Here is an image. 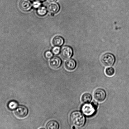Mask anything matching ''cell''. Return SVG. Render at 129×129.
I'll return each mask as SVG.
<instances>
[{
	"label": "cell",
	"instance_id": "cell-1",
	"mask_svg": "<svg viewBox=\"0 0 129 129\" xmlns=\"http://www.w3.org/2000/svg\"><path fill=\"white\" fill-rule=\"evenodd\" d=\"M70 123L73 126L78 128L83 127L85 124L86 119L84 115L78 111L71 112L69 117Z\"/></svg>",
	"mask_w": 129,
	"mask_h": 129
},
{
	"label": "cell",
	"instance_id": "cell-2",
	"mask_svg": "<svg viewBox=\"0 0 129 129\" xmlns=\"http://www.w3.org/2000/svg\"><path fill=\"white\" fill-rule=\"evenodd\" d=\"M98 107V104L94 101L91 103H84L81 107V110L83 114L88 117L94 115Z\"/></svg>",
	"mask_w": 129,
	"mask_h": 129
},
{
	"label": "cell",
	"instance_id": "cell-3",
	"mask_svg": "<svg viewBox=\"0 0 129 129\" xmlns=\"http://www.w3.org/2000/svg\"><path fill=\"white\" fill-rule=\"evenodd\" d=\"M101 62L106 67L113 66L115 62L116 59L114 55L110 53H107L102 55L101 59Z\"/></svg>",
	"mask_w": 129,
	"mask_h": 129
},
{
	"label": "cell",
	"instance_id": "cell-4",
	"mask_svg": "<svg viewBox=\"0 0 129 129\" xmlns=\"http://www.w3.org/2000/svg\"><path fill=\"white\" fill-rule=\"evenodd\" d=\"M60 54L62 58L64 60L70 58L73 55V50L70 46H63L61 50Z\"/></svg>",
	"mask_w": 129,
	"mask_h": 129
},
{
	"label": "cell",
	"instance_id": "cell-5",
	"mask_svg": "<svg viewBox=\"0 0 129 129\" xmlns=\"http://www.w3.org/2000/svg\"><path fill=\"white\" fill-rule=\"evenodd\" d=\"M105 91L102 88H98L95 90L93 93V96L96 100L99 102H103L106 97Z\"/></svg>",
	"mask_w": 129,
	"mask_h": 129
},
{
	"label": "cell",
	"instance_id": "cell-6",
	"mask_svg": "<svg viewBox=\"0 0 129 129\" xmlns=\"http://www.w3.org/2000/svg\"><path fill=\"white\" fill-rule=\"evenodd\" d=\"M28 111L27 108L23 106H19L15 111V115L19 118H23L27 115Z\"/></svg>",
	"mask_w": 129,
	"mask_h": 129
},
{
	"label": "cell",
	"instance_id": "cell-7",
	"mask_svg": "<svg viewBox=\"0 0 129 129\" xmlns=\"http://www.w3.org/2000/svg\"><path fill=\"white\" fill-rule=\"evenodd\" d=\"M32 4L30 0H21L19 3V7L21 10L24 11H28L31 9Z\"/></svg>",
	"mask_w": 129,
	"mask_h": 129
},
{
	"label": "cell",
	"instance_id": "cell-8",
	"mask_svg": "<svg viewBox=\"0 0 129 129\" xmlns=\"http://www.w3.org/2000/svg\"><path fill=\"white\" fill-rule=\"evenodd\" d=\"M60 7L59 4L53 2L49 4L47 6V9L51 14H56L60 10Z\"/></svg>",
	"mask_w": 129,
	"mask_h": 129
},
{
	"label": "cell",
	"instance_id": "cell-9",
	"mask_svg": "<svg viewBox=\"0 0 129 129\" xmlns=\"http://www.w3.org/2000/svg\"><path fill=\"white\" fill-rule=\"evenodd\" d=\"M62 61L60 58L57 57H54L52 58L50 62V64L52 68H58L61 65Z\"/></svg>",
	"mask_w": 129,
	"mask_h": 129
},
{
	"label": "cell",
	"instance_id": "cell-10",
	"mask_svg": "<svg viewBox=\"0 0 129 129\" xmlns=\"http://www.w3.org/2000/svg\"><path fill=\"white\" fill-rule=\"evenodd\" d=\"M66 68L67 70L72 71L74 70L76 66V63L73 59H69L67 60L65 63Z\"/></svg>",
	"mask_w": 129,
	"mask_h": 129
},
{
	"label": "cell",
	"instance_id": "cell-11",
	"mask_svg": "<svg viewBox=\"0 0 129 129\" xmlns=\"http://www.w3.org/2000/svg\"><path fill=\"white\" fill-rule=\"evenodd\" d=\"M52 42L54 46L60 47L62 46L64 44V40L62 37L56 36L53 38Z\"/></svg>",
	"mask_w": 129,
	"mask_h": 129
},
{
	"label": "cell",
	"instance_id": "cell-12",
	"mask_svg": "<svg viewBox=\"0 0 129 129\" xmlns=\"http://www.w3.org/2000/svg\"><path fill=\"white\" fill-rule=\"evenodd\" d=\"M92 98V96L90 93H85L82 95L81 100L83 103H89L91 101Z\"/></svg>",
	"mask_w": 129,
	"mask_h": 129
},
{
	"label": "cell",
	"instance_id": "cell-13",
	"mask_svg": "<svg viewBox=\"0 0 129 129\" xmlns=\"http://www.w3.org/2000/svg\"><path fill=\"white\" fill-rule=\"evenodd\" d=\"M59 124L56 121H51L49 122L46 125V128L48 129H58L59 128Z\"/></svg>",
	"mask_w": 129,
	"mask_h": 129
},
{
	"label": "cell",
	"instance_id": "cell-14",
	"mask_svg": "<svg viewBox=\"0 0 129 129\" xmlns=\"http://www.w3.org/2000/svg\"><path fill=\"white\" fill-rule=\"evenodd\" d=\"M47 9L44 6H41L39 7L36 11L37 15L41 16H45L47 13Z\"/></svg>",
	"mask_w": 129,
	"mask_h": 129
},
{
	"label": "cell",
	"instance_id": "cell-15",
	"mask_svg": "<svg viewBox=\"0 0 129 129\" xmlns=\"http://www.w3.org/2000/svg\"><path fill=\"white\" fill-rule=\"evenodd\" d=\"M18 106V103L16 101H11L9 102L8 104V108L11 110H14L17 108Z\"/></svg>",
	"mask_w": 129,
	"mask_h": 129
},
{
	"label": "cell",
	"instance_id": "cell-16",
	"mask_svg": "<svg viewBox=\"0 0 129 129\" xmlns=\"http://www.w3.org/2000/svg\"><path fill=\"white\" fill-rule=\"evenodd\" d=\"M105 73L107 76L112 77L114 74L115 70L112 67H109L105 70Z\"/></svg>",
	"mask_w": 129,
	"mask_h": 129
},
{
	"label": "cell",
	"instance_id": "cell-17",
	"mask_svg": "<svg viewBox=\"0 0 129 129\" xmlns=\"http://www.w3.org/2000/svg\"><path fill=\"white\" fill-rule=\"evenodd\" d=\"M45 57L47 59H49L51 58L53 56V53L50 51H46L45 52L44 54Z\"/></svg>",
	"mask_w": 129,
	"mask_h": 129
},
{
	"label": "cell",
	"instance_id": "cell-18",
	"mask_svg": "<svg viewBox=\"0 0 129 129\" xmlns=\"http://www.w3.org/2000/svg\"><path fill=\"white\" fill-rule=\"evenodd\" d=\"M60 52V48L59 47L55 46L52 50V52L55 55H57Z\"/></svg>",
	"mask_w": 129,
	"mask_h": 129
},
{
	"label": "cell",
	"instance_id": "cell-19",
	"mask_svg": "<svg viewBox=\"0 0 129 129\" xmlns=\"http://www.w3.org/2000/svg\"><path fill=\"white\" fill-rule=\"evenodd\" d=\"M41 5V3L39 1H35L32 4L34 8H38L40 7V5Z\"/></svg>",
	"mask_w": 129,
	"mask_h": 129
},
{
	"label": "cell",
	"instance_id": "cell-20",
	"mask_svg": "<svg viewBox=\"0 0 129 129\" xmlns=\"http://www.w3.org/2000/svg\"><path fill=\"white\" fill-rule=\"evenodd\" d=\"M50 2H54L57 1V0H48Z\"/></svg>",
	"mask_w": 129,
	"mask_h": 129
},
{
	"label": "cell",
	"instance_id": "cell-21",
	"mask_svg": "<svg viewBox=\"0 0 129 129\" xmlns=\"http://www.w3.org/2000/svg\"><path fill=\"white\" fill-rule=\"evenodd\" d=\"M36 1H45V0H36Z\"/></svg>",
	"mask_w": 129,
	"mask_h": 129
}]
</instances>
